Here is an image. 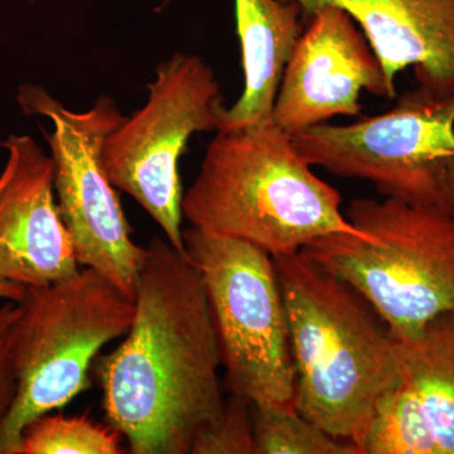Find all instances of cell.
I'll return each mask as SVG.
<instances>
[{
    "instance_id": "4fadbf2b",
    "label": "cell",
    "mask_w": 454,
    "mask_h": 454,
    "mask_svg": "<svg viewBox=\"0 0 454 454\" xmlns=\"http://www.w3.org/2000/svg\"><path fill=\"white\" fill-rule=\"evenodd\" d=\"M307 20L324 5L348 12L364 32L395 88L396 74L413 67L418 85L454 95V0H283Z\"/></svg>"
},
{
    "instance_id": "6da1fadb",
    "label": "cell",
    "mask_w": 454,
    "mask_h": 454,
    "mask_svg": "<svg viewBox=\"0 0 454 454\" xmlns=\"http://www.w3.org/2000/svg\"><path fill=\"white\" fill-rule=\"evenodd\" d=\"M125 340L98 358L106 422L133 454H190L223 403L219 345L201 277L187 252L152 239Z\"/></svg>"
},
{
    "instance_id": "ba28073f",
    "label": "cell",
    "mask_w": 454,
    "mask_h": 454,
    "mask_svg": "<svg viewBox=\"0 0 454 454\" xmlns=\"http://www.w3.org/2000/svg\"><path fill=\"white\" fill-rule=\"evenodd\" d=\"M148 91L145 106L107 137L104 168L113 186L133 197L167 240L186 252L179 160L193 134L217 130L220 85L201 57L175 53L158 65Z\"/></svg>"
},
{
    "instance_id": "e0dca14e",
    "label": "cell",
    "mask_w": 454,
    "mask_h": 454,
    "mask_svg": "<svg viewBox=\"0 0 454 454\" xmlns=\"http://www.w3.org/2000/svg\"><path fill=\"white\" fill-rule=\"evenodd\" d=\"M253 411L244 397L223 399L219 413L197 432L190 454H256Z\"/></svg>"
},
{
    "instance_id": "5bb4252c",
    "label": "cell",
    "mask_w": 454,
    "mask_h": 454,
    "mask_svg": "<svg viewBox=\"0 0 454 454\" xmlns=\"http://www.w3.org/2000/svg\"><path fill=\"white\" fill-rule=\"evenodd\" d=\"M244 91L223 107L217 130L270 121L284 66L301 35V12L283 0H234Z\"/></svg>"
},
{
    "instance_id": "9c48e42d",
    "label": "cell",
    "mask_w": 454,
    "mask_h": 454,
    "mask_svg": "<svg viewBox=\"0 0 454 454\" xmlns=\"http://www.w3.org/2000/svg\"><path fill=\"white\" fill-rule=\"evenodd\" d=\"M18 104L27 115H42L53 124L44 137L55 166V191L80 265L92 268L136 297L146 247L131 239L121 200L103 163L107 137L122 121L113 98L103 95L91 109L77 113L37 85L18 89Z\"/></svg>"
},
{
    "instance_id": "3957f363",
    "label": "cell",
    "mask_w": 454,
    "mask_h": 454,
    "mask_svg": "<svg viewBox=\"0 0 454 454\" xmlns=\"http://www.w3.org/2000/svg\"><path fill=\"white\" fill-rule=\"evenodd\" d=\"M191 226L291 255L333 234L372 238L340 212L336 188L317 177L273 121L217 130L182 201Z\"/></svg>"
},
{
    "instance_id": "8992f818",
    "label": "cell",
    "mask_w": 454,
    "mask_h": 454,
    "mask_svg": "<svg viewBox=\"0 0 454 454\" xmlns=\"http://www.w3.org/2000/svg\"><path fill=\"white\" fill-rule=\"evenodd\" d=\"M184 240L205 288L230 391L259 411L294 409L288 317L273 256L195 226Z\"/></svg>"
},
{
    "instance_id": "2e32d148",
    "label": "cell",
    "mask_w": 454,
    "mask_h": 454,
    "mask_svg": "<svg viewBox=\"0 0 454 454\" xmlns=\"http://www.w3.org/2000/svg\"><path fill=\"white\" fill-rule=\"evenodd\" d=\"M256 454H361L355 444L333 437L295 409H254Z\"/></svg>"
},
{
    "instance_id": "ac0fdd59",
    "label": "cell",
    "mask_w": 454,
    "mask_h": 454,
    "mask_svg": "<svg viewBox=\"0 0 454 454\" xmlns=\"http://www.w3.org/2000/svg\"><path fill=\"white\" fill-rule=\"evenodd\" d=\"M20 315V307L18 301H7L0 307V426L4 422L16 399L13 333Z\"/></svg>"
},
{
    "instance_id": "d6986e66",
    "label": "cell",
    "mask_w": 454,
    "mask_h": 454,
    "mask_svg": "<svg viewBox=\"0 0 454 454\" xmlns=\"http://www.w3.org/2000/svg\"><path fill=\"white\" fill-rule=\"evenodd\" d=\"M25 293V286L0 278V301H20Z\"/></svg>"
},
{
    "instance_id": "30bf717a",
    "label": "cell",
    "mask_w": 454,
    "mask_h": 454,
    "mask_svg": "<svg viewBox=\"0 0 454 454\" xmlns=\"http://www.w3.org/2000/svg\"><path fill=\"white\" fill-rule=\"evenodd\" d=\"M306 20L284 66L271 112L280 129L293 137L334 116H358L363 90L375 97H396L378 56L348 12L324 5Z\"/></svg>"
},
{
    "instance_id": "9a60e30c",
    "label": "cell",
    "mask_w": 454,
    "mask_h": 454,
    "mask_svg": "<svg viewBox=\"0 0 454 454\" xmlns=\"http://www.w3.org/2000/svg\"><path fill=\"white\" fill-rule=\"evenodd\" d=\"M121 441L109 424L47 413L27 424L18 454H121Z\"/></svg>"
},
{
    "instance_id": "277c9868",
    "label": "cell",
    "mask_w": 454,
    "mask_h": 454,
    "mask_svg": "<svg viewBox=\"0 0 454 454\" xmlns=\"http://www.w3.org/2000/svg\"><path fill=\"white\" fill-rule=\"evenodd\" d=\"M346 217L376 240L333 234L303 252L363 297L394 339H411L454 313V214L356 199Z\"/></svg>"
},
{
    "instance_id": "8fae6325",
    "label": "cell",
    "mask_w": 454,
    "mask_h": 454,
    "mask_svg": "<svg viewBox=\"0 0 454 454\" xmlns=\"http://www.w3.org/2000/svg\"><path fill=\"white\" fill-rule=\"evenodd\" d=\"M0 173V278L25 288L80 270L73 239L56 203L55 166L29 136L12 134Z\"/></svg>"
},
{
    "instance_id": "7c38bea8",
    "label": "cell",
    "mask_w": 454,
    "mask_h": 454,
    "mask_svg": "<svg viewBox=\"0 0 454 454\" xmlns=\"http://www.w3.org/2000/svg\"><path fill=\"white\" fill-rule=\"evenodd\" d=\"M395 340L399 380L379 404L364 454H454V313Z\"/></svg>"
},
{
    "instance_id": "52a82bcc",
    "label": "cell",
    "mask_w": 454,
    "mask_h": 454,
    "mask_svg": "<svg viewBox=\"0 0 454 454\" xmlns=\"http://www.w3.org/2000/svg\"><path fill=\"white\" fill-rule=\"evenodd\" d=\"M310 167L370 182L387 199L454 214V95L418 85L395 106L292 137Z\"/></svg>"
},
{
    "instance_id": "5b68a950",
    "label": "cell",
    "mask_w": 454,
    "mask_h": 454,
    "mask_svg": "<svg viewBox=\"0 0 454 454\" xmlns=\"http://www.w3.org/2000/svg\"><path fill=\"white\" fill-rule=\"evenodd\" d=\"M18 303L17 394L0 426V454H18L27 424L88 389L92 361L128 333L136 313L134 298L86 267L59 282L26 288Z\"/></svg>"
},
{
    "instance_id": "7a4b0ae2",
    "label": "cell",
    "mask_w": 454,
    "mask_h": 454,
    "mask_svg": "<svg viewBox=\"0 0 454 454\" xmlns=\"http://www.w3.org/2000/svg\"><path fill=\"white\" fill-rule=\"evenodd\" d=\"M273 258L288 317L294 409L364 454L379 404L399 380L396 340L363 297L303 250Z\"/></svg>"
}]
</instances>
